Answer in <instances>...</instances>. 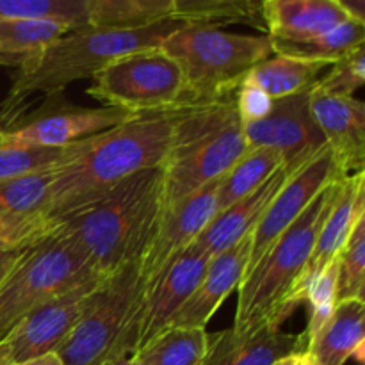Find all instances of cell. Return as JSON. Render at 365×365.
<instances>
[{
  "label": "cell",
  "mask_w": 365,
  "mask_h": 365,
  "mask_svg": "<svg viewBox=\"0 0 365 365\" xmlns=\"http://www.w3.org/2000/svg\"><path fill=\"white\" fill-rule=\"evenodd\" d=\"M163 168L139 171L113 189L52 220L102 277L141 260L163 220Z\"/></svg>",
  "instance_id": "obj_1"
},
{
  "label": "cell",
  "mask_w": 365,
  "mask_h": 365,
  "mask_svg": "<svg viewBox=\"0 0 365 365\" xmlns=\"http://www.w3.org/2000/svg\"><path fill=\"white\" fill-rule=\"evenodd\" d=\"M180 110L139 114L78 141L73 157L53 168L46 217L52 221L139 171L163 166Z\"/></svg>",
  "instance_id": "obj_2"
},
{
  "label": "cell",
  "mask_w": 365,
  "mask_h": 365,
  "mask_svg": "<svg viewBox=\"0 0 365 365\" xmlns=\"http://www.w3.org/2000/svg\"><path fill=\"white\" fill-rule=\"evenodd\" d=\"M341 182L342 178L330 182L241 282L232 327L235 335L250 334L266 324L282 327L298 309L299 282L319 230L341 191Z\"/></svg>",
  "instance_id": "obj_3"
},
{
  "label": "cell",
  "mask_w": 365,
  "mask_h": 365,
  "mask_svg": "<svg viewBox=\"0 0 365 365\" xmlns=\"http://www.w3.org/2000/svg\"><path fill=\"white\" fill-rule=\"evenodd\" d=\"M235 98L237 93L180 110L160 166L163 214L210 182L223 178L245 155V127Z\"/></svg>",
  "instance_id": "obj_4"
},
{
  "label": "cell",
  "mask_w": 365,
  "mask_h": 365,
  "mask_svg": "<svg viewBox=\"0 0 365 365\" xmlns=\"http://www.w3.org/2000/svg\"><path fill=\"white\" fill-rule=\"evenodd\" d=\"M187 24L178 18L143 29H103L86 25L73 29L48 46L34 63L20 68L9 100H24L31 93H63L71 82L95 77L120 57L139 50L159 48L170 34Z\"/></svg>",
  "instance_id": "obj_5"
},
{
  "label": "cell",
  "mask_w": 365,
  "mask_h": 365,
  "mask_svg": "<svg viewBox=\"0 0 365 365\" xmlns=\"http://www.w3.org/2000/svg\"><path fill=\"white\" fill-rule=\"evenodd\" d=\"M160 48L184 77L180 109L235 95L250 70L273 56L267 34H234L212 24H184Z\"/></svg>",
  "instance_id": "obj_6"
},
{
  "label": "cell",
  "mask_w": 365,
  "mask_h": 365,
  "mask_svg": "<svg viewBox=\"0 0 365 365\" xmlns=\"http://www.w3.org/2000/svg\"><path fill=\"white\" fill-rule=\"evenodd\" d=\"M107 280L70 241L50 230L21 252L0 284V341L43 303Z\"/></svg>",
  "instance_id": "obj_7"
},
{
  "label": "cell",
  "mask_w": 365,
  "mask_h": 365,
  "mask_svg": "<svg viewBox=\"0 0 365 365\" xmlns=\"http://www.w3.org/2000/svg\"><path fill=\"white\" fill-rule=\"evenodd\" d=\"M143 282L139 260L125 266L96 291L95 299L57 351L64 365H113L138 348Z\"/></svg>",
  "instance_id": "obj_8"
},
{
  "label": "cell",
  "mask_w": 365,
  "mask_h": 365,
  "mask_svg": "<svg viewBox=\"0 0 365 365\" xmlns=\"http://www.w3.org/2000/svg\"><path fill=\"white\" fill-rule=\"evenodd\" d=\"M184 77L163 48H148L120 57L91 77L86 93L103 107L135 114L180 109Z\"/></svg>",
  "instance_id": "obj_9"
},
{
  "label": "cell",
  "mask_w": 365,
  "mask_h": 365,
  "mask_svg": "<svg viewBox=\"0 0 365 365\" xmlns=\"http://www.w3.org/2000/svg\"><path fill=\"white\" fill-rule=\"evenodd\" d=\"M135 116L139 114L116 107H78L61 98V93H52L46 95L36 113L18 116L0 134V141L7 145L59 148L127 123Z\"/></svg>",
  "instance_id": "obj_10"
},
{
  "label": "cell",
  "mask_w": 365,
  "mask_h": 365,
  "mask_svg": "<svg viewBox=\"0 0 365 365\" xmlns=\"http://www.w3.org/2000/svg\"><path fill=\"white\" fill-rule=\"evenodd\" d=\"M220 184L221 178L210 182L163 214L148 250L139 260L143 296L163 280L175 260L180 259L182 253L189 250L203 228L216 216Z\"/></svg>",
  "instance_id": "obj_11"
},
{
  "label": "cell",
  "mask_w": 365,
  "mask_h": 365,
  "mask_svg": "<svg viewBox=\"0 0 365 365\" xmlns=\"http://www.w3.org/2000/svg\"><path fill=\"white\" fill-rule=\"evenodd\" d=\"M341 178L346 177H342L339 171L337 163L328 146L289 177L277 198L267 207L266 214L259 221L255 230L252 232V250H250L246 274L252 273L259 266L274 241L302 216L312 200L330 182L341 180Z\"/></svg>",
  "instance_id": "obj_12"
},
{
  "label": "cell",
  "mask_w": 365,
  "mask_h": 365,
  "mask_svg": "<svg viewBox=\"0 0 365 365\" xmlns=\"http://www.w3.org/2000/svg\"><path fill=\"white\" fill-rule=\"evenodd\" d=\"M310 91L273 100L266 116L246 123V150L266 146L278 150L285 164H305L327 148L310 110Z\"/></svg>",
  "instance_id": "obj_13"
},
{
  "label": "cell",
  "mask_w": 365,
  "mask_h": 365,
  "mask_svg": "<svg viewBox=\"0 0 365 365\" xmlns=\"http://www.w3.org/2000/svg\"><path fill=\"white\" fill-rule=\"evenodd\" d=\"M103 284L75 289L68 294L43 303L21 317L13 330L2 339V344L9 351L13 362L18 364L59 351Z\"/></svg>",
  "instance_id": "obj_14"
},
{
  "label": "cell",
  "mask_w": 365,
  "mask_h": 365,
  "mask_svg": "<svg viewBox=\"0 0 365 365\" xmlns=\"http://www.w3.org/2000/svg\"><path fill=\"white\" fill-rule=\"evenodd\" d=\"M310 110L342 177L362 173L365 168V103L362 100L312 89Z\"/></svg>",
  "instance_id": "obj_15"
},
{
  "label": "cell",
  "mask_w": 365,
  "mask_h": 365,
  "mask_svg": "<svg viewBox=\"0 0 365 365\" xmlns=\"http://www.w3.org/2000/svg\"><path fill=\"white\" fill-rule=\"evenodd\" d=\"M250 250H252V234L245 235L230 248L210 257L209 266L200 284L196 285L195 292L182 305L168 328H205L221 303L235 289H239L241 282L245 280Z\"/></svg>",
  "instance_id": "obj_16"
},
{
  "label": "cell",
  "mask_w": 365,
  "mask_h": 365,
  "mask_svg": "<svg viewBox=\"0 0 365 365\" xmlns=\"http://www.w3.org/2000/svg\"><path fill=\"white\" fill-rule=\"evenodd\" d=\"M302 166L303 164H282L259 189L217 212L189 248L214 257L252 234L289 177Z\"/></svg>",
  "instance_id": "obj_17"
},
{
  "label": "cell",
  "mask_w": 365,
  "mask_h": 365,
  "mask_svg": "<svg viewBox=\"0 0 365 365\" xmlns=\"http://www.w3.org/2000/svg\"><path fill=\"white\" fill-rule=\"evenodd\" d=\"M365 216V171L342 178L337 200L316 239L305 273L299 282L296 299L305 303V296L312 282L339 259L353 228Z\"/></svg>",
  "instance_id": "obj_18"
},
{
  "label": "cell",
  "mask_w": 365,
  "mask_h": 365,
  "mask_svg": "<svg viewBox=\"0 0 365 365\" xmlns=\"http://www.w3.org/2000/svg\"><path fill=\"white\" fill-rule=\"evenodd\" d=\"M209 260L210 257L205 253L192 248L185 250L180 259L175 260L173 266L168 269L163 280L143 296L135 351L170 327L171 319L195 292L209 266Z\"/></svg>",
  "instance_id": "obj_19"
},
{
  "label": "cell",
  "mask_w": 365,
  "mask_h": 365,
  "mask_svg": "<svg viewBox=\"0 0 365 365\" xmlns=\"http://www.w3.org/2000/svg\"><path fill=\"white\" fill-rule=\"evenodd\" d=\"M302 334H285L280 327L266 324L245 335L223 330L209 334V349L202 365H273L282 356L307 349Z\"/></svg>",
  "instance_id": "obj_20"
},
{
  "label": "cell",
  "mask_w": 365,
  "mask_h": 365,
  "mask_svg": "<svg viewBox=\"0 0 365 365\" xmlns=\"http://www.w3.org/2000/svg\"><path fill=\"white\" fill-rule=\"evenodd\" d=\"M264 32L274 39H307L349 20L335 0H260Z\"/></svg>",
  "instance_id": "obj_21"
},
{
  "label": "cell",
  "mask_w": 365,
  "mask_h": 365,
  "mask_svg": "<svg viewBox=\"0 0 365 365\" xmlns=\"http://www.w3.org/2000/svg\"><path fill=\"white\" fill-rule=\"evenodd\" d=\"M365 305L362 299L339 302L327 323L309 339V349L323 365H344L349 359L364 364Z\"/></svg>",
  "instance_id": "obj_22"
},
{
  "label": "cell",
  "mask_w": 365,
  "mask_h": 365,
  "mask_svg": "<svg viewBox=\"0 0 365 365\" xmlns=\"http://www.w3.org/2000/svg\"><path fill=\"white\" fill-rule=\"evenodd\" d=\"M70 31L71 25L57 20H0V64L29 66Z\"/></svg>",
  "instance_id": "obj_23"
},
{
  "label": "cell",
  "mask_w": 365,
  "mask_h": 365,
  "mask_svg": "<svg viewBox=\"0 0 365 365\" xmlns=\"http://www.w3.org/2000/svg\"><path fill=\"white\" fill-rule=\"evenodd\" d=\"M327 66L284 56L267 57L250 70L241 86L255 88L271 100H278L314 89Z\"/></svg>",
  "instance_id": "obj_24"
},
{
  "label": "cell",
  "mask_w": 365,
  "mask_h": 365,
  "mask_svg": "<svg viewBox=\"0 0 365 365\" xmlns=\"http://www.w3.org/2000/svg\"><path fill=\"white\" fill-rule=\"evenodd\" d=\"M365 24L355 20H346L331 31L312 36L307 39H274L271 38L274 56L292 57L299 61H312V63L334 64L356 46L364 45Z\"/></svg>",
  "instance_id": "obj_25"
},
{
  "label": "cell",
  "mask_w": 365,
  "mask_h": 365,
  "mask_svg": "<svg viewBox=\"0 0 365 365\" xmlns=\"http://www.w3.org/2000/svg\"><path fill=\"white\" fill-rule=\"evenodd\" d=\"M209 349L205 328L171 327L134 353L141 365H202Z\"/></svg>",
  "instance_id": "obj_26"
},
{
  "label": "cell",
  "mask_w": 365,
  "mask_h": 365,
  "mask_svg": "<svg viewBox=\"0 0 365 365\" xmlns=\"http://www.w3.org/2000/svg\"><path fill=\"white\" fill-rule=\"evenodd\" d=\"M93 27L143 29L175 18V0H86Z\"/></svg>",
  "instance_id": "obj_27"
},
{
  "label": "cell",
  "mask_w": 365,
  "mask_h": 365,
  "mask_svg": "<svg viewBox=\"0 0 365 365\" xmlns=\"http://www.w3.org/2000/svg\"><path fill=\"white\" fill-rule=\"evenodd\" d=\"M282 164H285V160L278 150L266 146L246 150L245 155L221 178L217 191V212L228 209L237 200L259 189Z\"/></svg>",
  "instance_id": "obj_28"
},
{
  "label": "cell",
  "mask_w": 365,
  "mask_h": 365,
  "mask_svg": "<svg viewBox=\"0 0 365 365\" xmlns=\"http://www.w3.org/2000/svg\"><path fill=\"white\" fill-rule=\"evenodd\" d=\"M175 18L187 24H248L264 31L260 0H175Z\"/></svg>",
  "instance_id": "obj_29"
},
{
  "label": "cell",
  "mask_w": 365,
  "mask_h": 365,
  "mask_svg": "<svg viewBox=\"0 0 365 365\" xmlns=\"http://www.w3.org/2000/svg\"><path fill=\"white\" fill-rule=\"evenodd\" d=\"M77 145L78 141L57 148V146L7 145L0 141V182L53 170L73 157Z\"/></svg>",
  "instance_id": "obj_30"
},
{
  "label": "cell",
  "mask_w": 365,
  "mask_h": 365,
  "mask_svg": "<svg viewBox=\"0 0 365 365\" xmlns=\"http://www.w3.org/2000/svg\"><path fill=\"white\" fill-rule=\"evenodd\" d=\"M53 170L0 182V210L14 216H45Z\"/></svg>",
  "instance_id": "obj_31"
},
{
  "label": "cell",
  "mask_w": 365,
  "mask_h": 365,
  "mask_svg": "<svg viewBox=\"0 0 365 365\" xmlns=\"http://www.w3.org/2000/svg\"><path fill=\"white\" fill-rule=\"evenodd\" d=\"M0 20H57L73 29L89 25L86 0H0Z\"/></svg>",
  "instance_id": "obj_32"
},
{
  "label": "cell",
  "mask_w": 365,
  "mask_h": 365,
  "mask_svg": "<svg viewBox=\"0 0 365 365\" xmlns=\"http://www.w3.org/2000/svg\"><path fill=\"white\" fill-rule=\"evenodd\" d=\"M365 298V216L356 223L337 259V294L335 299Z\"/></svg>",
  "instance_id": "obj_33"
},
{
  "label": "cell",
  "mask_w": 365,
  "mask_h": 365,
  "mask_svg": "<svg viewBox=\"0 0 365 365\" xmlns=\"http://www.w3.org/2000/svg\"><path fill=\"white\" fill-rule=\"evenodd\" d=\"M365 82V46L360 45L331 64V70L314 86L327 95L353 96Z\"/></svg>",
  "instance_id": "obj_34"
},
{
  "label": "cell",
  "mask_w": 365,
  "mask_h": 365,
  "mask_svg": "<svg viewBox=\"0 0 365 365\" xmlns=\"http://www.w3.org/2000/svg\"><path fill=\"white\" fill-rule=\"evenodd\" d=\"M52 230L45 216H14L0 210V252L21 250L34 245Z\"/></svg>",
  "instance_id": "obj_35"
},
{
  "label": "cell",
  "mask_w": 365,
  "mask_h": 365,
  "mask_svg": "<svg viewBox=\"0 0 365 365\" xmlns=\"http://www.w3.org/2000/svg\"><path fill=\"white\" fill-rule=\"evenodd\" d=\"M235 100H237V110L239 116H241L242 127L246 123H252V121H257L262 116H266L271 103H273L269 96H266L259 89L250 88V86H241Z\"/></svg>",
  "instance_id": "obj_36"
},
{
  "label": "cell",
  "mask_w": 365,
  "mask_h": 365,
  "mask_svg": "<svg viewBox=\"0 0 365 365\" xmlns=\"http://www.w3.org/2000/svg\"><path fill=\"white\" fill-rule=\"evenodd\" d=\"M273 365H323L309 349H299V351H292L289 355L282 356Z\"/></svg>",
  "instance_id": "obj_37"
},
{
  "label": "cell",
  "mask_w": 365,
  "mask_h": 365,
  "mask_svg": "<svg viewBox=\"0 0 365 365\" xmlns=\"http://www.w3.org/2000/svg\"><path fill=\"white\" fill-rule=\"evenodd\" d=\"M20 102H24V100L7 98L6 102L0 103V134H2L6 128H9L11 123L20 116V114H18V106H20Z\"/></svg>",
  "instance_id": "obj_38"
},
{
  "label": "cell",
  "mask_w": 365,
  "mask_h": 365,
  "mask_svg": "<svg viewBox=\"0 0 365 365\" xmlns=\"http://www.w3.org/2000/svg\"><path fill=\"white\" fill-rule=\"evenodd\" d=\"M349 20L365 24V0H335Z\"/></svg>",
  "instance_id": "obj_39"
},
{
  "label": "cell",
  "mask_w": 365,
  "mask_h": 365,
  "mask_svg": "<svg viewBox=\"0 0 365 365\" xmlns=\"http://www.w3.org/2000/svg\"><path fill=\"white\" fill-rule=\"evenodd\" d=\"M24 250L25 248L11 250V252H0V284H2L4 278L7 277V273L13 269L14 264L18 262V259L21 257V252H24Z\"/></svg>",
  "instance_id": "obj_40"
},
{
  "label": "cell",
  "mask_w": 365,
  "mask_h": 365,
  "mask_svg": "<svg viewBox=\"0 0 365 365\" xmlns=\"http://www.w3.org/2000/svg\"><path fill=\"white\" fill-rule=\"evenodd\" d=\"M14 365H64V364H63V360L59 359V355H57V353H48V355L36 356V359L24 360V362H18Z\"/></svg>",
  "instance_id": "obj_41"
},
{
  "label": "cell",
  "mask_w": 365,
  "mask_h": 365,
  "mask_svg": "<svg viewBox=\"0 0 365 365\" xmlns=\"http://www.w3.org/2000/svg\"><path fill=\"white\" fill-rule=\"evenodd\" d=\"M0 365H14L13 359H11L9 351H7L6 346L2 344V341H0Z\"/></svg>",
  "instance_id": "obj_42"
},
{
  "label": "cell",
  "mask_w": 365,
  "mask_h": 365,
  "mask_svg": "<svg viewBox=\"0 0 365 365\" xmlns=\"http://www.w3.org/2000/svg\"><path fill=\"white\" fill-rule=\"evenodd\" d=\"M113 365H141V364L138 362V359H135L134 355H128V356H123V359H118Z\"/></svg>",
  "instance_id": "obj_43"
}]
</instances>
